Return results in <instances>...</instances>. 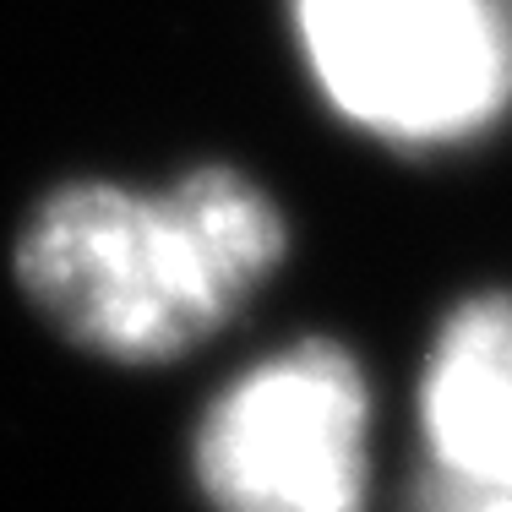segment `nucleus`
Masks as SVG:
<instances>
[{"label":"nucleus","instance_id":"obj_4","mask_svg":"<svg viewBox=\"0 0 512 512\" xmlns=\"http://www.w3.org/2000/svg\"><path fill=\"white\" fill-rule=\"evenodd\" d=\"M420 425L442 474L512 485V295L474 300L442 327L420 382Z\"/></svg>","mask_w":512,"mask_h":512},{"label":"nucleus","instance_id":"obj_5","mask_svg":"<svg viewBox=\"0 0 512 512\" xmlns=\"http://www.w3.org/2000/svg\"><path fill=\"white\" fill-rule=\"evenodd\" d=\"M414 512H512V485H480L436 469L414 496Z\"/></svg>","mask_w":512,"mask_h":512},{"label":"nucleus","instance_id":"obj_1","mask_svg":"<svg viewBox=\"0 0 512 512\" xmlns=\"http://www.w3.org/2000/svg\"><path fill=\"white\" fill-rule=\"evenodd\" d=\"M284 256L278 207L235 169H197L164 197L66 186L33 213L17 278L66 338L126 365L213 338Z\"/></svg>","mask_w":512,"mask_h":512},{"label":"nucleus","instance_id":"obj_2","mask_svg":"<svg viewBox=\"0 0 512 512\" xmlns=\"http://www.w3.org/2000/svg\"><path fill=\"white\" fill-rule=\"evenodd\" d=\"M333 109L387 142L436 148L512 104V0H295Z\"/></svg>","mask_w":512,"mask_h":512},{"label":"nucleus","instance_id":"obj_3","mask_svg":"<svg viewBox=\"0 0 512 512\" xmlns=\"http://www.w3.org/2000/svg\"><path fill=\"white\" fill-rule=\"evenodd\" d=\"M371 393L338 344L306 338L246 371L197 431L218 512H360Z\"/></svg>","mask_w":512,"mask_h":512}]
</instances>
